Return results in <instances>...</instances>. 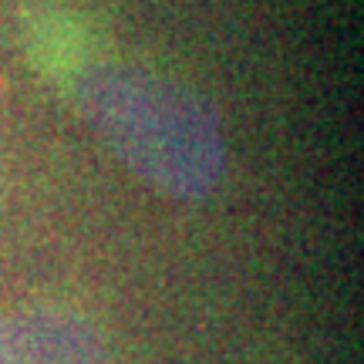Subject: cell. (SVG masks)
<instances>
[{
  "label": "cell",
  "instance_id": "7a4b0ae2",
  "mask_svg": "<svg viewBox=\"0 0 364 364\" xmlns=\"http://www.w3.org/2000/svg\"><path fill=\"white\" fill-rule=\"evenodd\" d=\"M0 364H108L102 334L75 314L0 317Z\"/></svg>",
  "mask_w": 364,
  "mask_h": 364
},
{
  "label": "cell",
  "instance_id": "6da1fadb",
  "mask_svg": "<svg viewBox=\"0 0 364 364\" xmlns=\"http://www.w3.org/2000/svg\"><path fill=\"white\" fill-rule=\"evenodd\" d=\"M78 115L125 169L149 189L199 203L226 176L220 112L179 81L145 68L98 61L75 75Z\"/></svg>",
  "mask_w": 364,
  "mask_h": 364
}]
</instances>
